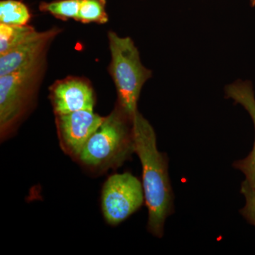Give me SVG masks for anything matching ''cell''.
Wrapping results in <instances>:
<instances>
[{
	"instance_id": "7c38bea8",
	"label": "cell",
	"mask_w": 255,
	"mask_h": 255,
	"mask_svg": "<svg viewBox=\"0 0 255 255\" xmlns=\"http://www.w3.org/2000/svg\"><path fill=\"white\" fill-rule=\"evenodd\" d=\"M106 2V0H82L77 21L83 23L105 24L109 21Z\"/></svg>"
},
{
	"instance_id": "9c48e42d",
	"label": "cell",
	"mask_w": 255,
	"mask_h": 255,
	"mask_svg": "<svg viewBox=\"0 0 255 255\" xmlns=\"http://www.w3.org/2000/svg\"><path fill=\"white\" fill-rule=\"evenodd\" d=\"M225 92L226 98L231 99L235 103L239 104L246 109L253 119L255 130V96L252 82L238 80L227 85ZM233 166L245 174L246 182L255 189V140L249 155L235 162Z\"/></svg>"
},
{
	"instance_id": "8fae6325",
	"label": "cell",
	"mask_w": 255,
	"mask_h": 255,
	"mask_svg": "<svg viewBox=\"0 0 255 255\" xmlns=\"http://www.w3.org/2000/svg\"><path fill=\"white\" fill-rule=\"evenodd\" d=\"M31 14L27 6L16 0H3L0 2V23L22 26L28 24Z\"/></svg>"
},
{
	"instance_id": "5b68a950",
	"label": "cell",
	"mask_w": 255,
	"mask_h": 255,
	"mask_svg": "<svg viewBox=\"0 0 255 255\" xmlns=\"http://www.w3.org/2000/svg\"><path fill=\"white\" fill-rule=\"evenodd\" d=\"M145 199L142 184L129 172L110 176L104 184L102 209L112 226L123 222L141 207Z\"/></svg>"
},
{
	"instance_id": "6da1fadb",
	"label": "cell",
	"mask_w": 255,
	"mask_h": 255,
	"mask_svg": "<svg viewBox=\"0 0 255 255\" xmlns=\"http://www.w3.org/2000/svg\"><path fill=\"white\" fill-rule=\"evenodd\" d=\"M135 152L142 169V187L148 209L147 229L162 238L166 219L173 211V193L168 173V160L157 147L155 130L147 119L137 112L132 120Z\"/></svg>"
},
{
	"instance_id": "277c9868",
	"label": "cell",
	"mask_w": 255,
	"mask_h": 255,
	"mask_svg": "<svg viewBox=\"0 0 255 255\" xmlns=\"http://www.w3.org/2000/svg\"><path fill=\"white\" fill-rule=\"evenodd\" d=\"M108 39L111 55L109 72L117 89V105L133 120L138 112L137 102L142 87L152 73L142 65L138 49L130 37H121L110 31Z\"/></svg>"
},
{
	"instance_id": "7a4b0ae2",
	"label": "cell",
	"mask_w": 255,
	"mask_h": 255,
	"mask_svg": "<svg viewBox=\"0 0 255 255\" xmlns=\"http://www.w3.org/2000/svg\"><path fill=\"white\" fill-rule=\"evenodd\" d=\"M135 152L132 120L116 105L90 137L77 159L95 172L117 168Z\"/></svg>"
},
{
	"instance_id": "8992f818",
	"label": "cell",
	"mask_w": 255,
	"mask_h": 255,
	"mask_svg": "<svg viewBox=\"0 0 255 255\" xmlns=\"http://www.w3.org/2000/svg\"><path fill=\"white\" fill-rule=\"evenodd\" d=\"M105 117L94 110H81L55 115L60 145L65 153L78 157L87 140L103 123Z\"/></svg>"
},
{
	"instance_id": "5bb4252c",
	"label": "cell",
	"mask_w": 255,
	"mask_h": 255,
	"mask_svg": "<svg viewBox=\"0 0 255 255\" xmlns=\"http://www.w3.org/2000/svg\"><path fill=\"white\" fill-rule=\"evenodd\" d=\"M241 193L246 198V205L241 210V214L255 226V189L245 180L241 185Z\"/></svg>"
},
{
	"instance_id": "ba28073f",
	"label": "cell",
	"mask_w": 255,
	"mask_h": 255,
	"mask_svg": "<svg viewBox=\"0 0 255 255\" xmlns=\"http://www.w3.org/2000/svg\"><path fill=\"white\" fill-rule=\"evenodd\" d=\"M63 28L53 26L44 31H37L31 38L0 55V76L16 71L48 55V50Z\"/></svg>"
},
{
	"instance_id": "4fadbf2b",
	"label": "cell",
	"mask_w": 255,
	"mask_h": 255,
	"mask_svg": "<svg viewBox=\"0 0 255 255\" xmlns=\"http://www.w3.org/2000/svg\"><path fill=\"white\" fill-rule=\"evenodd\" d=\"M82 0H57L51 2H41L39 9L43 12L49 13L58 19L77 21Z\"/></svg>"
},
{
	"instance_id": "52a82bcc",
	"label": "cell",
	"mask_w": 255,
	"mask_h": 255,
	"mask_svg": "<svg viewBox=\"0 0 255 255\" xmlns=\"http://www.w3.org/2000/svg\"><path fill=\"white\" fill-rule=\"evenodd\" d=\"M49 100L55 115L94 110L95 96L91 83L81 77L68 76L49 87Z\"/></svg>"
},
{
	"instance_id": "9a60e30c",
	"label": "cell",
	"mask_w": 255,
	"mask_h": 255,
	"mask_svg": "<svg viewBox=\"0 0 255 255\" xmlns=\"http://www.w3.org/2000/svg\"><path fill=\"white\" fill-rule=\"evenodd\" d=\"M250 4L252 7H255V0H250Z\"/></svg>"
},
{
	"instance_id": "3957f363",
	"label": "cell",
	"mask_w": 255,
	"mask_h": 255,
	"mask_svg": "<svg viewBox=\"0 0 255 255\" xmlns=\"http://www.w3.org/2000/svg\"><path fill=\"white\" fill-rule=\"evenodd\" d=\"M48 67V55L0 76V138L11 136L36 103Z\"/></svg>"
},
{
	"instance_id": "30bf717a",
	"label": "cell",
	"mask_w": 255,
	"mask_h": 255,
	"mask_svg": "<svg viewBox=\"0 0 255 255\" xmlns=\"http://www.w3.org/2000/svg\"><path fill=\"white\" fill-rule=\"evenodd\" d=\"M37 32L29 25H7L0 23V55L8 53L29 39Z\"/></svg>"
}]
</instances>
